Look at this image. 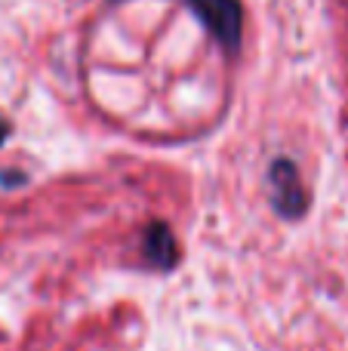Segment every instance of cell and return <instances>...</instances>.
<instances>
[{
	"label": "cell",
	"mask_w": 348,
	"mask_h": 351,
	"mask_svg": "<svg viewBox=\"0 0 348 351\" xmlns=\"http://www.w3.org/2000/svg\"><path fill=\"white\" fill-rule=\"evenodd\" d=\"M142 253H145V262L151 268H160V271H170L179 262V247L173 231L166 228L164 222H151L142 234Z\"/></svg>",
	"instance_id": "obj_3"
},
{
	"label": "cell",
	"mask_w": 348,
	"mask_h": 351,
	"mask_svg": "<svg viewBox=\"0 0 348 351\" xmlns=\"http://www.w3.org/2000/svg\"><path fill=\"white\" fill-rule=\"evenodd\" d=\"M195 16L213 31V37L225 49L240 47V31H244V12L238 0H188Z\"/></svg>",
	"instance_id": "obj_1"
},
{
	"label": "cell",
	"mask_w": 348,
	"mask_h": 351,
	"mask_svg": "<svg viewBox=\"0 0 348 351\" xmlns=\"http://www.w3.org/2000/svg\"><path fill=\"white\" fill-rule=\"evenodd\" d=\"M269 182H271V204L275 210L281 213L284 219H296L302 216L308 204V194L302 188V179H299V170L290 164L287 158H277L269 170Z\"/></svg>",
	"instance_id": "obj_2"
},
{
	"label": "cell",
	"mask_w": 348,
	"mask_h": 351,
	"mask_svg": "<svg viewBox=\"0 0 348 351\" xmlns=\"http://www.w3.org/2000/svg\"><path fill=\"white\" fill-rule=\"evenodd\" d=\"M6 130H10V127H6V123H0V142H3V133H6Z\"/></svg>",
	"instance_id": "obj_4"
}]
</instances>
